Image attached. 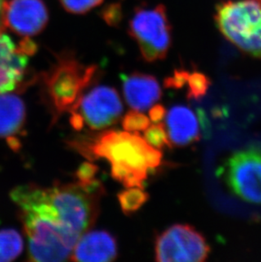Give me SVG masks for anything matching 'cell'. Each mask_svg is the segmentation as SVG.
Masks as SVG:
<instances>
[{"label":"cell","instance_id":"obj_1","mask_svg":"<svg viewBox=\"0 0 261 262\" xmlns=\"http://www.w3.org/2000/svg\"><path fill=\"white\" fill-rule=\"evenodd\" d=\"M70 147L89 161L104 159L111 176L126 188H143L150 171L162 162V153L138 133L106 130L70 140Z\"/></svg>","mask_w":261,"mask_h":262},{"label":"cell","instance_id":"obj_2","mask_svg":"<svg viewBox=\"0 0 261 262\" xmlns=\"http://www.w3.org/2000/svg\"><path fill=\"white\" fill-rule=\"evenodd\" d=\"M96 64H84L72 54H63L44 74V87L53 121L78 109L83 93L99 77Z\"/></svg>","mask_w":261,"mask_h":262},{"label":"cell","instance_id":"obj_3","mask_svg":"<svg viewBox=\"0 0 261 262\" xmlns=\"http://www.w3.org/2000/svg\"><path fill=\"white\" fill-rule=\"evenodd\" d=\"M222 34L242 52L261 59V0H227L215 8Z\"/></svg>","mask_w":261,"mask_h":262},{"label":"cell","instance_id":"obj_4","mask_svg":"<svg viewBox=\"0 0 261 262\" xmlns=\"http://www.w3.org/2000/svg\"><path fill=\"white\" fill-rule=\"evenodd\" d=\"M128 33L145 61L165 59L172 43V29L165 5L136 7L129 20Z\"/></svg>","mask_w":261,"mask_h":262},{"label":"cell","instance_id":"obj_5","mask_svg":"<svg viewBox=\"0 0 261 262\" xmlns=\"http://www.w3.org/2000/svg\"><path fill=\"white\" fill-rule=\"evenodd\" d=\"M232 193L250 203L261 205V149L249 148L232 154L220 168Z\"/></svg>","mask_w":261,"mask_h":262},{"label":"cell","instance_id":"obj_6","mask_svg":"<svg viewBox=\"0 0 261 262\" xmlns=\"http://www.w3.org/2000/svg\"><path fill=\"white\" fill-rule=\"evenodd\" d=\"M210 248L199 231L187 224H175L158 236L156 260L160 262H202Z\"/></svg>","mask_w":261,"mask_h":262},{"label":"cell","instance_id":"obj_7","mask_svg":"<svg viewBox=\"0 0 261 262\" xmlns=\"http://www.w3.org/2000/svg\"><path fill=\"white\" fill-rule=\"evenodd\" d=\"M84 124L94 131H101L118 122L123 112V104L114 88L98 86L81 99L78 109Z\"/></svg>","mask_w":261,"mask_h":262},{"label":"cell","instance_id":"obj_8","mask_svg":"<svg viewBox=\"0 0 261 262\" xmlns=\"http://www.w3.org/2000/svg\"><path fill=\"white\" fill-rule=\"evenodd\" d=\"M49 21V11L42 0H10L6 4L5 23L19 35L38 34Z\"/></svg>","mask_w":261,"mask_h":262},{"label":"cell","instance_id":"obj_9","mask_svg":"<svg viewBox=\"0 0 261 262\" xmlns=\"http://www.w3.org/2000/svg\"><path fill=\"white\" fill-rule=\"evenodd\" d=\"M118 247L116 237L105 230L88 231L81 235L70 260L84 262H108L116 260Z\"/></svg>","mask_w":261,"mask_h":262},{"label":"cell","instance_id":"obj_10","mask_svg":"<svg viewBox=\"0 0 261 262\" xmlns=\"http://www.w3.org/2000/svg\"><path fill=\"white\" fill-rule=\"evenodd\" d=\"M126 103L136 111H145L153 106L162 96L160 83L152 75L135 72L121 76Z\"/></svg>","mask_w":261,"mask_h":262},{"label":"cell","instance_id":"obj_11","mask_svg":"<svg viewBox=\"0 0 261 262\" xmlns=\"http://www.w3.org/2000/svg\"><path fill=\"white\" fill-rule=\"evenodd\" d=\"M27 55L18 50L8 35L0 34V94L13 91L23 81Z\"/></svg>","mask_w":261,"mask_h":262},{"label":"cell","instance_id":"obj_12","mask_svg":"<svg viewBox=\"0 0 261 262\" xmlns=\"http://www.w3.org/2000/svg\"><path fill=\"white\" fill-rule=\"evenodd\" d=\"M166 130L172 147H185L199 141V119L186 105H175L166 116Z\"/></svg>","mask_w":261,"mask_h":262},{"label":"cell","instance_id":"obj_13","mask_svg":"<svg viewBox=\"0 0 261 262\" xmlns=\"http://www.w3.org/2000/svg\"><path fill=\"white\" fill-rule=\"evenodd\" d=\"M25 119V104L20 97L0 94V138L15 136L23 128Z\"/></svg>","mask_w":261,"mask_h":262},{"label":"cell","instance_id":"obj_14","mask_svg":"<svg viewBox=\"0 0 261 262\" xmlns=\"http://www.w3.org/2000/svg\"><path fill=\"white\" fill-rule=\"evenodd\" d=\"M23 250V239L15 229L0 230V262L11 261Z\"/></svg>","mask_w":261,"mask_h":262},{"label":"cell","instance_id":"obj_15","mask_svg":"<svg viewBox=\"0 0 261 262\" xmlns=\"http://www.w3.org/2000/svg\"><path fill=\"white\" fill-rule=\"evenodd\" d=\"M119 204L122 212L126 215H130L137 212L148 201L149 194L143 188H126L117 194Z\"/></svg>","mask_w":261,"mask_h":262},{"label":"cell","instance_id":"obj_16","mask_svg":"<svg viewBox=\"0 0 261 262\" xmlns=\"http://www.w3.org/2000/svg\"><path fill=\"white\" fill-rule=\"evenodd\" d=\"M143 132V139L154 148L161 149L165 147H172L168 136L166 126L163 122L151 125Z\"/></svg>","mask_w":261,"mask_h":262},{"label":"cell","instance_id":"obj_17","mask_svg":"<svg viewBox=\"0 0 261 262\" xmlns=\"http://www.w3.org/2000/svg\"><path fill=\"white\" fill-rule=\"evenodd\" d=\"M187 99L199 100L205 96L210 86V81L202 72H191L187 79Z\"/></svg>","mask_w":261,"mask_h":262},{"label":"cell","instance_id":"obj_18","mask_svg":"<svg viewBox=\"0 0 261 262\" xmlns=\"http://www.w3.org/2000/svg\"><path fill=\"white\" fill-rule=\"evenodd\" d=\"M149 126H150V119L136 110L127 112L124 116L122 120L123 128L129 133L144 131Z\"/></svg>","mask_w":261,"mask_h":262},{"label":"cell","instance_id":"obj_19","mask_svg":"<svg viewBox=\"0 0 261 262\" xmlns=\"http://www.w3.org/2000/svg\"><path fill=\"white\" fill-rule=\"evenodd\" d=\"M67 12L75 15H84L97 6L101 5L104 0H59Z\"/></svg>","mask_w":261,"mask_h":262},{"label":"cell","instance_id":"obj_20","mask_svg":"<svg viewBox=\"0 0 261 262\" xmlns=\"http://www.w3.org/2000/svg\"><path fill=\"white\" fill-rule=\"evenodd\" d=\"M98 171L99 167L96 165L89 161H85L81 164V166H79L75 173L76 182L81 185H91L97 181L96 176Z\"/></svg>","mask_w":261,"mask_h":262},{"label":"cell","instance_id":"obj_21","mask_svg":"<svg viewBox=\"0 0 261 262\" xmlns=\"http://www.w3.org/2000/svg\"><path fill=\"white\" fill-rule=\"evenodd\" d=\"M100 15L103 20L111 27H118L123 18V12L121 5L117 3L106 5L101 10Z\"/></svg>","mask_w":261,"mask_h":262},{"label":"cell","instance_id":"obj_22","mask_svg":"<svg viewBox=\"0 0 261 262\" xmlns=\"http://www.w3.org/2000/svg\"><path fill=\"white\" fill-rule=\"evenodd\" d=\"M190 72L184 69L175 70L172 76L165 78L164 86L166 89H181L187 82Z\"/></svg>","mask_w":261,"mask_h":262},{"label":"cell","instance_id":"obj_23","mask_svg":"<svg viewBox=\"0 0 261 262\" xmlns=\"http://www.w3.org/2000/svg\"><path fill=\"white\" fill-rule=\"evenodd\" d=\"M18 50L25 55H33L37 52L38 46L35 41L28 37H26L23 40H20Z\"/></svg>","mask_w":261,"mask_h":262},{"label":"cell","instance_id":"obj_24","mask_svg":"<svg viewBox=\"0 0 261 262\" xmlns=\"http://www.w3.org/2000/svg\"><path fill=\"white\" fill-rule=\"evenodd\" d=\"M166 116V111L162 104H156L149 110V119L154 123H159Z\"/></svg>","mask_w":261,"mask_h":262},{"label":"cell","instance_id":"obj_25","mask_svg":"<svg viewBox=\"0 0 261 262\" xmlns=\"http://www.w3.org/2000/svg\"><path fill=\"white\" fill-rule=\"evenodd\" d=\"M70 122H71V125H72V127H73L75 130H77V131H80V130L83 128V118L81 117V114L77 112V111L72 112V117H71V119H70Z\"/></svg>","mask_w":261,"mask_h":262},{"label":"cell","instance_id":"obj_26","mask_svg":"<svg viewBox=\"0 0 261 262\" xmlns=\"http://www.w3.org/2000/svg\"><path fill=\"white\" fill-rule=\"evenodd\" d=\"M6 0H0V34L5 29V9H6Z\"/></svg>","mask_w":261,"mask_h":262}]
</instances>
